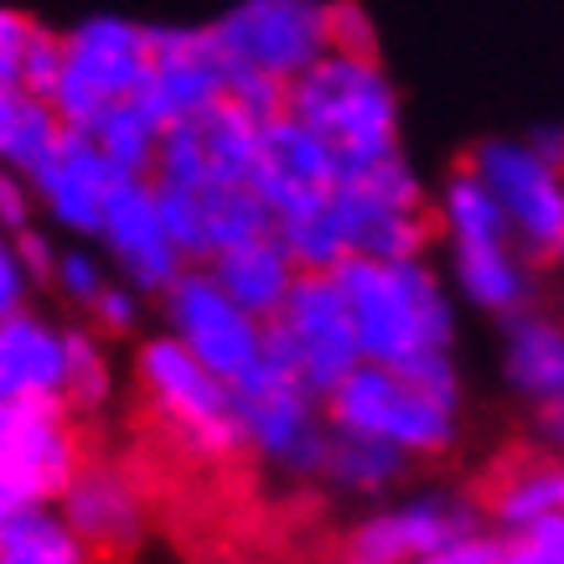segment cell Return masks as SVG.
Segmentation results:
<instances>
[{
  "instance_id": "obj_26",
  "label": "cell",
  "mask_w": 564,
  "mask_h": 564,
  "mask_svg": "<svg viewBox=\"0 0 564 564\" xmlns=\"http://www.w3.org/2000/svg\"><path fill=\"white\" fill-rule=\"evenodd\" d=\"M63 120L52 115V104L21 94V88H0V166L32 182L57 145H63Z\"/></svg>"
},
{
  "instance_id": "obj_29",
  "label": "cell",
  "mask_w": 564,
  "mask_h": 564,
  "mask_svg": "<svg viewBox=\"0 0 564 564\" xmlns=\"http://www.w3.org/2000/svg\"><path fill=\"white\" fill-rule=\"evenodd\" d=\"M197 130H203L213 176H218V182L254 187L259 172H264V124H259L254 115H243L239 104L223 99L207 120H197Z\"/></svg>"
},
{
  "instance_id": "obj_11",
  "label": "cell",
  "mask_w": 564,
  "mask_h": 564,
  "mask_svg": "<svg viewBox=\"0 0 564 564\" xmlns=\"http://www.w3.org/2000/svg\"><path fill=\"white\" fill-rule=\"evenodd\" d=\"M84 466L78 430L63 404L0 410V529L26 508H52Z\"/></svg>"
},
{
  "instance_id": "obj_14",
  "label": "cell",
  "mask_w": 564,
  "mask_h": 564,
  "mask_svg": "<svg viewBox=\"0 0 564 564\" xmlns=\"http://www.w3.org/2000/svg\"><path fill=\"white\" fill-rule=\"evenodd\" d=\"M52 508L63 513V523L78 533V544L88 554H135L145 539V523H151L140 487L109 462L78 466Z\"/></svg>"
},
{
  "instance_id": "obj_39",
  "label": "cell",
  "mask_w": 564,
  "mask_h": 564,
  "mask_svg": "<svg viewBox=\"0 0 564 564\" xmlns=\"http://www.w3.org/2000/svg\"><path fill=\"white\" fill-rule=\"evenodd\" d=\"M11 249H17L21 270H26V280H32V291L52 295V280H57V259H63V243L52 239V228H42V223H32V228H21V234H11Z\"/></svg>"
},
{
  "instance_id": "obj_2",
  "label": "cell",
  "mask_w": 564,
  "mask_h": 564,
  "mask_svg": "<svg viewBox=\"0 0 564 564\" xmlns=\"http://www.w3.org/2000/svg\"><path fill=\"white\" fill-rule=\"evenodd\" d=\"M337 285L358 326L362 362L414 368L430 358H456L462 306L435 259H399V264L347 259L337 270Z\"/></svg>"
},
{
  "instance_id": "obj_33",
  "label": "cell",
  "mask_w": 564,
  "mask_h": 564,
  "mask_svg": "<svg viewBox=\"0 0 564 564\" xmlns=\"http://www.w3.org/2000/svg\"><path fill=\"white\" fill-rule=\"evenodd\" d=\"M155 187H182V192H203L213 182V161H207L203 130L197 124H172L161 145H155V166H151Z\"/></svg>"
},
{
  "instance_id": "obj_6",
  "label": "cell",
  "mask_w": 564,
  "mask_h": 564,
  "mask_svg": "<svg viewBox=\"0 0 564 564\" xmlns=\"http://www.w3.org/2000/svg\"><path fill=\"white\" fill-rule=\"evenodd\" d=\"M487 529L481 497L462 487H404L347 523L337 564H430Z\"/></svg>"
},
{
  "instance_id": "obj_38",
  "label": "cell",
  "mask_w": 564,
  "mask_h": 564,
  "mask_svg": "<svg viewBox=\"0 0 564 564\" xmlns=\"http://www.w3.org/2000/svg\"><path fill=\"white\" fill-rule=\"evenodd\" d=\"M326 36H332V52H347V57H378V26H373V17H368V6L326 0Z\"/></svg>"
},
{
  "instance_id": "obj_8",
  "label": "cell",
  "mask_w": 564,
  "mask_h": 564,
  "mask_svg": "<svg viewBox=\"0 0 564 564\" xmlns=\"http://www.w3.org/2000/svg\"><path fill=\"white\" fill-rule=\"evenodd\" d=\"M234 399H239V425L249 456H259L270 471L291 481L322 477V456L326 441H332L326 399H316L285 362L264 352L254 373L234 383Z\"/></svg>"
},
{
  "instance_id": "obj_36",
  "label": "cell",
  "mask_w": 564,
  "mask_h": 564,
  "mask_svg": "<svg viewBox=\"0 0 564 564\" xmlns=\"http://www.w3.org/2000/svg\"><path fill=\"white\" fill-rule=\"evenodd\" d=\"M145 295H135L124 280H115L109 291L99 295V306L84 316V326L104 343H124V337H140V322H145Z\"/></svg>"
},
{
  "instance_id": "obj_3",
  "label": "cell",
  "mask_w": 564,
  "mask_h": 564,
  "mask_svg": "<svg viewBox=\"0 0 564 564\" xmlns=\"http://www.w3.org/2000/svg\"><path fill=\"white\" fill-rule=\"evenodd\" d=\"M285 115L322 135L343 166H368L404 151V104L383 57L326 52L285 88Z\"/></svg>"
},
{
  "instance_id": "obj_24",
  "label": "cell",
  "mask_w": 564,
  "mask_h": 564,
  "mask_svg": "<svg viewBox=\"0 0 564 564\" xmlns=\"http://www.w3.org/2000/svg\"><path fill=\"white\" fill-rule=\"evenodd\" d=\"M430 213H435V243L441 249H481V243H513V228L502 218L497 197L487 192L471 166H451L441 187L430 192Z\"/></svg>"
},
{
  "instance_id": "obj_20",
  "label": "cell",
  "mask_w": 564,
  "mask_h": 564,
  "mask_svg": "<svg viewBox=\"0 0 564 564\" xmlns=\"http://www.w3.org/2000/svg\"><path fill=\"white\" fill-rule=\"evenodd\" d=\"M481 513L487 529L502 539L533 533L544 523L564 518V456H544V451H518L513 462H502L481 492Z\"/></svg>"
},
{
  "instance_id": "obj_17",
  "label": "cell",
  "mask_w": 564,
  "mask_h": 564,
  "mask_svg": "<svg viewBox=\"0 0 564 564\" xmlns=\"http://www.w3.org/2000/svg\"><path fill=\"white\" fill-rule=\"evenodd\" d=\"M445 285L456 306H471L487 322L508 326L539 306V270L518 243H481V249H441Z\"/></svg>"
},
{
  "instance_id": "obj_4",
  "label": "cell",
  "mask_w": 564,
  "mask_h": 564,
  "mask_svg": "<svg viewBox=\"0 0 564 564\" xmlns=\"http://www.w3.org/2000/svg\"><path fill=\"white\" fill-rule=\"evenodd\" d=\"M332 218L352 259L399 264V259H430L435 249L430 187L404 151L368 166H343V182L332 192Z\"/></svg>"
},
{
  "instance_id": "obj_18",
  "label": "cell",
  "mask_w": 564,
  "mask_h": 564,
  "mask_svg": "<svg viewBox=\"0 0 564 564\" xmlns=\"http://www.w3.org/2000/svg\"><path fill=\"white\" fill-rule=\"evenodd\" d=\"M68 73H78L88 88H99L109 104L135 99L151 78V26L130 17H84L63 32Z\"/></svg>"
},
{
  "instance_id": "obj_43",
  "label": "cell",
  "mask_w": 564,
  "mask_h": 564,
  "mask_svg": "<svg viewBox=\"0 0 564 564\" xmlns=\"http://www.w3.org/2000/svg\"><path fill=\"white\" fill-rule=\"evenodd\" d=\"M32 280H26V270H21L17 249H11V239L0 234V322H11V316H21V311H32Z\"/></svg>"
},
{
  "instance_id": "obj_23",
  "label": "cell",
  "mask_w": 564,
  "mask_h": 564,
  "mask_svg": "<svg viewBox=\"0 0 564 564\" xmlns=\"http://www.w3.org/2000/svg\"><path fill=\"white\" fill-rule=\"evenodd\" d=\"M414 462H404L393 445L383 441H368V435H347V430H332L326 441V456H322V487L326 492L347 497V502H389V497L404 492Z\"/></svg>"
},
{
  "instance_id": "obj_7",
  "label": "cell",
  "mask_w": 564,
  "mask_h": 564,
  "mask_svg": "<svg viewBox=\"0 0 564 564\" xmlns=\"http://www.w3.org/2000/svg\"><path fill=\"white\" fill-rule=\"evenodd\" d=\"M466 166L487 182L533 270H564V161L533 151L529 135H487L466 151Z\"/></svg>"
},
{
  "instance_id": "obj_31",
  "label": "cell",
  "mask_w": 564,
  "mask_h": 564,
  "mask_svg": "<svg viewBox=\"0 0 564 564\" xmlns=\"http://www.w3.org/2000/svg\"><path fill=\"white\" fill-rule=\"evenodd\" d=\"M63 343H68V368H63V410L73 420L84 414H99L109 399H115V358H109V343L94 337L84 322L63 326Z\"/></svg>"
},
{
  "instance_id": "obj_30",
  "label": "cell",
  "mask_w": 564,
  "mask_h": 564,
  "mask_svg": "<svg viewBox=\"0 0 564 564\" xmlns=\"http://www.w3.org/2000/svg\"><path fill=\"white\" fill-rule=\"evenodd\" d=\"M0 564H94L57 508H26L0 529Z\"/></svg>"
},
{
  "instance_id": "obj_41",
  "label": "cell",
  "mask_w": 564,
  "mask_h": 564,
  "mask_svg": "<svg viewBox=\"0 0 564 564\" xmlns=\"http://www.w3.org/2000/svg\"><path fill=\"white\" fill-rule=\"evenodd\" d=\"M502 564H564V518L533 533L502 539Z\"/></svg>"
},
{
  "instance_id": "obj_9",
  "label": "cell",
  "mask_w": 564,
  "mask_h": 564,
  "mask_svg": "<svg viewBox=\"0 0 564 564\" xmlns=\"http://www.w3.org/2000/svg\"><path fill=\"white\" fill-rule=\"evenodd\" d=\"M264 352L280 358L316 399H332L362 368L358 326L337 274H301L285 311L264 326Z\"/></svg>"
},
{
  "instance_id": "obj_25",
  "label": "cell",
  "mask_w": 564,
  "mask_h": 564,
  "mask_svg": "<svg viewBox=\"0 0 564 564\" xmlns=\"http://www.w3.org/2000/svg\"><path fill=\"white\" fill-rule=\"evenodd\" d=\"M135 104H145L161 130L172 124H197L223 104V52L203 57H176V63H151V78L140 84Z\"/></svg>"
},
{
  "instance_id": "obj_45",
  "label": "cell",
  "mask_w": 564,
  "mask_h": 564,
  "mask_svg": "<svg viewBox=\"0 0 564 564\" xmlns=\"http://www.w3.org/2000/svg\"><path fill=\"white\" fill-rule=\"evenodd\" d=\"M6 404H11V393H6V383H0V410H6Z\"/></svg>"
},
{
  "instance_id": "obj_1",
  "label": "cell",
  "mask_w": 564,
  "mask_h": 564,
  "mask_svg": "<svg viewBox=\"0 0 564 564\" xmlns=\"http://www.w3.org/2000/svg\"><path fill=\"white\" fill-rule=\"evenodd\" d=\"M332 430L393 445L404 462H445L466 435V378L456 358H430L414 368L362 362L326 399Z\"/></svg>"
},
{
  "instance_id": "obj_13",
  "label": "cell",
  "mask_w": 564,
  "mask_h": 564,
  "mask_svg": "<svg viewBox=\"0 0 564 564\" xmlns=\"http://www.w3.org/2000/svg\"><path fill=\"white\" fill-rule=\"evenodd\" d=\"M99 249L109 259L115 280H124L151 306L192 270L187 259L176 254L166 223H161L155 187L151 182H135V176H120L115 192H109V207H104V223H99Z\"/></svg>"
},
{
  "instance_id": "obj_16",
  "label": "cell",
  "mask_w": 564,
  "mask_h": 564,
  "mask_svg": "<svg viewBox=\"0 0 564 564\" xmlns=\"http://www.w3.org/2000/svg\"><path fill=\"white\" fill-rule=\"evenodd\" d=\"M115 182H120V176L109 172V161L94 151V140L68 130L63 145H57V151L42 161V172L32 176L36 213H47V223L57 234L99 243V223H104V207H109Z\"/></svg>"
},
{
  "instance_id": "obj_44",
  "label": "cell",
  "mask_w": 564,
  "mask_h": 564,
  "mask_svg": "<svg viewBox=\"0 0 564 564\" xmlns=\"http://www.w3.org/2000/svg\"><path fill=\"white\" fill-rule=\"evenodd\" d=\"M529 430H533V451H544V456H564V404L533 410Z\"/></svg>"
},
{
  "instance_id": "obj_10",
  "label": "cell",
  "mask_w": 564,
  "mask_h": 564,
  "mask_svg": "<svg viewBox=\"0 0 564 564\" xmlns=\"http://www.w3.org/2000/svg\"><path fill=\"white\" fill-rule=\"evenodd\" d=\"M207 26L228 63L264 73L285 88L332 52L326 0H239Z\"/></svg>"
},
{
  "instance_id": "obj_32",
  "label": "cell",
  "mask_w": 564,
  "mask_h": 564,
  "mask_svg": "<svg viewBox=\"0 0 564 564\" xmlns=\"http://www.w3.org/2000/svg\"><path fill=\"white\" fill-rule=\"evenodd\" d=\"M274 243L291 254L295 274H337L347 264V239L337 218H332V203L311 207V213H295V218L274 223Z\"/></svg>"
},
{
  "instance_id": "obj_19",
  "label": "cell",
  "mask_w": 564,
  "mask_h": 564,
  "mask_svg": "<svg viewBox=\"0 0 564 564\" xmlns=\"http://www.w3.org/2000/svg\"><path fill=\"white\" fill-rule=\"evenodd\" d=\"M497 368H502V389L529 414L564 404V311L533 306L502 326Z\"/></svg>"
},
{
  "instance_id": "obj_5",
  "label": "cell",
  "mask_w": 564,
  "mask_h": 564,
  "mask_svg": "<svg viewBox=\"0 0 564 564\" xmlns=\"http://www.w3.org/2000/svg\"><path fill=\"white\" fill-rule=\"evenodd\" d=\"M135 383L155 420L172 430L176 445H187L197 462H234L243 456V425H239V399L234 383L207 373L182 343L166 332L140 337L135 347Z\"/></svg>"
},
{
  "instance_id": "obj_12",
  "label": "cell",
  "mask_w": 564,
  "mask_h": 564,
  "mask_svg": "<svg viewBox=\"0 0 564 564\" xmlns=\"http://www.w3.org/2000/svg\"><path fill=\"white\" fill-rule=\"evenodd\" d=\"M155 311H161V332L223 383H243L264 362V322L234 306L207 270H187L155 301Z\"/></svg>"
},
{
  "instance_id": "obj_35",
  "label": "cell",
  "mask_w": 564,
  "mask_h": 564,
  "mask_svg": "<svg viewBox=\"0 0 564 564\" xmlns=\"http://www.w3.org/2000/svg\"><path fill=\"white\" fill-rule=\"evenodd\" d=\"M155 207H161V223H166V234H172L176 254L187 259L192 270H203V192L155 187Z\"/></svg>"
},
{
  "instance_id": "obj_42",
  "label": "cell",
  "mask_w": 564,
  "mask_h": 564,
  "mask_svg": "<svg viewBox=\"0 0 564 564\" xmlns=\"http://www.w3.org/2000/svg\"><path fill=\"white\" fill-rule=\"evenodd\" d=\"M36 223V197H32V182L17 176L11 166H0V234L11 239L21 228Z\"/></svg>"
},
{
  "instance_id": "obj_34",
  "label": "cell",
  "mask_w": 564,
  "mask_h": 564,
  "mask_svg": "<svg viewBox=\"0 0 564 564\" xmlns=\"http://www.w3.org/2000/svg\"><path fill=\"white\" fill-rule=\"evenodd\" d=\"M109 285H115V270H109V259L104 254H94L88 243L63 249V259H57V280H52V295H57L78 322L99 306V295L109 291Z\"/></svg>"
},
{
  "instance_id": "obj_15",
  "label": "cell",
  "mask_w": 564,
  "mask_h": 564,
  "mask_svg": "<svg viewBox=\"0 0 564 564\" xmlns=\"http://www.w3.org/2000/svg\"><path fill=\"white\" fill-rule=\"evenodd\" d=\"M337 182H343V161L322 135H311L291 115L264 124V172H259L254 192L274 223L332 203Z\"/></svg>"
},
{
  "instance_id": "obj_27",
  "label": "cell",
  "mask_w": 564,
  "mask_h": 564,
  "mask_svg": "<svg viewBox=\"0 0 564 564\" xmlns=\"http://www.w3.org/2000/svg\"><path fill=\"white\" fill-rule=\"evenodd\" d=\"M274 234L270 207L259 203L254 187H239V182H207L203 187V270L228 249H243V243Z\"/></svg>"
},
{
  "instance_id": "obj_21",
  "label": "cell",
  "mask_w": 564,
  "mask_h": 564,
  "mask_svg": "<svg viewBox=\"0 0 564 564\" xmlns=\"http://www.w3.org/2000/svg\"><path fill=\"white\" fill-rule=\"evenodd\" d=\"M63 326L68 322L47 316L42 306L0 322V383L11 404H63V368H68Z\"/></svg>"
},
{
  "instance_id": "obj_22",
  "label": "cell",
  "mask_w": 564,
  "mask_h": 564,
  "mask_svg": "<svg viewBox=\"0 0 564 564\" xmlns=\"http://www.w3.org/2000/svg\"><path fill=\"white\" fill-rule=\"evenodd\" d=\"M207 274L218 280V291L234 301L239 311H249L254 322L270 326L280 311H285V301H291L295 291V264L291 254L274 243V234H264V239L243 243V249H228V254H218L213 264H207Z\"/></svg>"
},
{
  "instance_id": "obj_28",
  "label": "cell",
  "mask_w": 564,
  "mask_h": 564,
  "mask_svg": "<svg viewBox=\"0 0 564 564\" xmlns=\"http://www.w3.org/2000/svg\"><path fill=\"white\" fill-rule=\"evenodd\" d=\"M161 135H166V130H161L151 109H145V104H135V99L109 104L99 120H94V130H88L94 151L109 161V172H115V176H135V182H151L155 145H161Z\"/></svg>"
},
{
  "instance_id": "obj_40",
  "label": "cell",
  "mask_w": 564,
  "mask_h": 564,
  "mask_svg": "<svg viewBox=\"0 0 564 564\" xmlns=\"http://www.w3.org/2000/svg\"><path fill=\"white\" fill-rule=\"evenodd\" d=\"M32 32H36V17L0 6V88H17L21 84V63H26Z\"/></svg>"
},
{
  "instance_id": "obj_37",
  "label": "cell",
  "mask_w": 564,
  "mask_h": 564,
  "mask_svg": "<svg viewBox=\"0 0 564 564\" xmlns=\"http://www.w3.org/2000/svg\"><path fill=\"white\" fill-rule=\"evenodd\" d=\"M63 68H68V52H63V32L57 26H42L36 21L32 32V47H26V63H21V94H32V99L47 104L52 88L63 84Z\"/></svg>"
}]
</instances>
